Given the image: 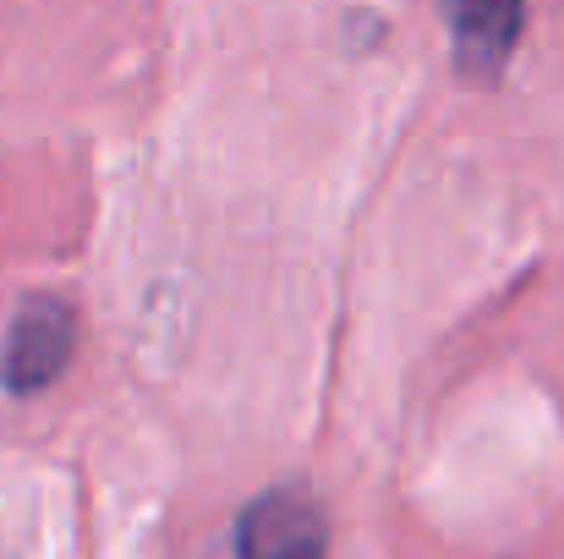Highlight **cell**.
<instances>
[{"instance_id":"cell-2","label":"cell","mask_w":564,"mask_h":559,"mask_svg":"<svg viewBox=\"0 0 564 559\" xmlns=\"http://www.w3.org/2000/svg\"><path fill=\"white\" fill-rule=\"evenodd\" d=\"M236 559H329V522L296 488L258 494L236 522Z\"/></svg>"},{"instance_id":"cell-3","label":"cell","mask_w":564,"mask_h":559,"mask_svg":"<svg viewBox=\"0 0 564 559\" xmlns=\"http://www.w3.org/2000/svg\"><path fill=\"white\" fill-rule=\"evenodd\" d=\"M449 44L466 77H499L527 33V0H444Z\"/></svg>"},{"instance_id":"cell-1","label":"cell","mask_w":564,"mask_h":559,"mask_svg":"<svg viewBox=\"0 0 564 559\" xmlns=\"http://www.w3.org/2000/svg\"><path fill=\"white\" fill-rule=\"evenodd\" d=\"M72 357H77V313L55 297H33L6 330L0 384L11 395H39L72 368Z\"/></svg>"}]
</instances>
